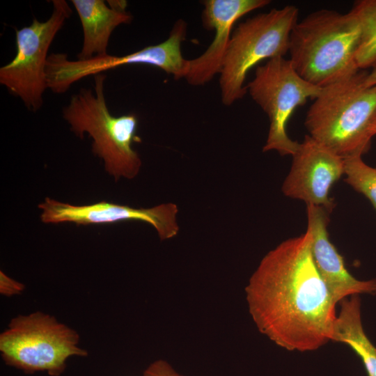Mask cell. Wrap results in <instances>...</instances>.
Wrapping results in <instances>:
<instances>
[{"mask_svg":"<svg viewBox=\"0 0 376 376\" xmlns=\"http://www.w3.org/2000/svg\"><path fill=\"white\" fill-rule=\"evenodd\" d=\"M306 231L269 251L245 291L258 330L288 351L319 349L331 340L336 306L311 253Z\"/></svg>","mask_w":376,"mask_h":376,"instance_id":"6da1fadb","label":"cell"},{"mask_svg":"<svg viewBox=\"0 0 376 376\" xmlns=\"http://www.w3.org/2000/svg\"><path fill=\"white\" fill-rule=\"evenodd\" d=\"M359 38V26L351 10L320 9L293 27L289 59L303 79L322 88L360 70L355 60Z\"/></svg>","mask_w":376,"mask_h":376,"instance_id":"7a4b0ae2","label":"cell"},{"mask_svg":"<svg viewBox=\"0 0 376 376\" xmlns=\"http://www.w3.org/2000/svg\"><path fill=\"white\" fill-rule=\"evenodd\" d=\"M367 72L322 88L305 118L308 135L345 159L363 155L370 148L376 114V85L367 86Z\"/></svg>","mask_w":376,"mask_h":376,"instance_id":"3957f363","label":"cell"},{"mask_svg":"<svg viewBox=\"0 0 376 376\" xmlns=\"http://www.w3.org/2000/svg\"><path fill=\"white\" fill-rule=\"evenodd\" d=\"M106 75H94V92L81 88L71 96L62 110L70 130L80 139L87 133L93 139L92 152L104 163L105 171L116 181L133 179L139 173L141 160L134 149L141 139L136 134L138 118L134 113L113 116L104 96Z\"/></svg>","mask_w":376,"mask_h":376,"instance_id":"277c9868","label":"cell"},{"mask_svg":"<svg viewBox=\"0 0 376 376\" xmlns=\"http://www.w3.org/2000/svg\"><path fill=\"white\" fill-rule=\"evenodd\" d=\"M298 8L288 5L260 13L238 24L232 33L220 71L222 103L233 104L247 92L248 72L265 59L288 52L291 31L298 22Z\"/></svg>","mask_w":376,"mask_h":376,"instance_id":"5b68a950","label":"cell"},{"mask_svg":"<svg viewBox=\"0 0 376 376\" xmlns=\"http://www.w3.org/2000/svg\"><path fill=\"white\" fill-rule=\"evenodd\" d=\"M79 337L54 317L41 312L13 318L0 335V352L4 361L26 373L47 371L61 375L71 356H87L77 346Z\"/></svg>","mask_w":376,"mask_h":376,"instance_id":"8992f818","label":"cell"},{"mask_svg":"<svg viewBox=\"0 0 376 376\" xmlns=\"http://www.w3.org/2000/svg\"><path fill=\"white\" fill-rule=\"evenodd\" d=\"M246 88L269 120L263 151L275 150L283 156L292 155L299 143L288 136L287 123L297 107L308 99H315L322 88L303 79L290 59L284 56L270 58L265 64L258 66Z\"/></svg>","mask_w":376,"mask_h":376,"instance_id":"52a82bcc","label":"cell"},{"mask_svg":"<svg viewBox=\"0 0 376 376\" xmlns=\"http://www.w3.org/2000/svg\"><path fill=\"white\" fill-rule=\"evenodd\" d=\"M49 18L17 29L16 55L0 68V83L10 93L19 97L25 107L36 112L43 104L47 87L46 63L48 50L56 35L72 13L65 0H53Z\"/></svg>","mask_w":376,"mask_h":376,"instance_id":"ba28073f","label":"cell"},{"mask_svg":"<svg viewBox=\"0 0 376 376\" xmlns=\"http://www.w3.org/2000/svg\"><path fill=\"white\" fill-rule=\"evenodd\" d=\"M40 219L45 224L74 223L77 225L142 221L156 230L161 240L175 237L179 232L178 208L172 203L150 208H136L107 201L76 205L49 197L38 205Z\"/></svg>","mask_w":376,"mask_h":376,"instance_id":"9c48e42d","label":"cell"},{"mask_svg":"<svg viewBox=\"0 0 376 376\" xmlns=\"http://www.w3.org/2000/svg\"><path fill=\"white\" fill-rule=\"evenodd\" d=\"M292 157V166L281 188L283 194L330 212L335 205L330 189L344 174V159L308 134Z\"/></svg>","mask_w":376,"mask_h":376,"instance_id":"30bf717a","label":"cell"},{"mask_svg":"<svg viewBox=\"0 0 376 376\" xmlns=\"http://www.w3.org/2000/svg\"><path fill=\"white\" fill-rule=\"evenodd\" d=\"M269 0H205L202 13L203 26L214 31L211 44L198 58L189 60L185 79L192 86H202L219 74L232 36V28L246 14L263 8Z\"/></svg>","mask_w":376,"mask_h":376,"instance_id":"8fae6325","label":"cell"},{"mask_svg":"<svg viewBox=\"0 0 376 376\" xmlns=\"http://www.w3.org/2000/svg\"><path fill=\"white\" fill-rule=\"evenodd\" d=\"M306 212L313 258L336 304L353 295H376V279L359 280L353 276L330 241L327 230L329 212L313 205H306Z\"/></svg>","mask_w":376,"mask_h":376,"instance_id":"7c38bea8","label":"cell"},{"mask_svg":"<svg viewBox=\"0 0 376 376\" xmlns=\"http://www.w3.org/2000/svg\"><path fill=\"white\" fill-rule=\"evenodd\" d=\"M84 32V42L78 60L105 56L110 36L122 24H129L132 15L107 6L103 0H72Z\"/></svg>","mask_w":376,"mask_h":376,"instance_id":"4fadbf2b","label":"cell"},{"mask_svg":"<svg viewBox=\"0 0 376 376\" xmlns=\"http://www.w3.org/2000/svg\"><path fill=\"white\" fill-rule=\"evenodd\" d=\"M331 340L348 345L361 359L368 376H376V347L364 331L359 295L340 301Z\"/></svg>","mask_w":376,"mask_h":376,"instance_id":"5bb4252c","label":"cell"},{"mask_svg":"<svg viewBox=\"0 0 376 376\" xmlns=\"http://www.w3.org/2000/svg\"><path fill=\"white\" fill-rule=\"evenodd\" d=\"M356 17L360 38L356 53L359 70L376 68V0L357 1L351 9Z\"/></svg>","mask_w":376,"mask_h":376,"instance_id":"9a60e30c","label":"cell"},{"mask_svg":"<svg viewBox=\"0 0 376 376\" xmlns=\"http://www.w3.org/2000/svg\"><path fill=\"white\" fill-rule=\"evenodd\" d=\"M345 182L355 191L363 194L376 211V168L366 164L361 155L344 159Z\"/></svg>","mask_w":376,"mask_h":376,"instance_id":"2e32d148","label":"cell"},{"mask_svg":"<svg viewBox=\"0 0 376 376\" xmlns=\"http://www.w3.org/2000/svg\"><path fill=\"white\" fill-rule=\"evenodd\" d=\"M143 376H182L164 360L152 363L144 371Z\"/></svg>","mask_w":376,"mask_h":376,"instance_id":"e0dca14e","label":"cell"},{"mask_svg":"<svg viewBox=\"0 0 376 376\" xmlns=\"http://www.w3.org/2000/svg\"><path fill=\"white\" fill-rule=\"evenodd\" d=\"M24 290V285L8 277L0 272V292L3 295L13 296L19 295Z\"/></svg>","mask_w":376,"mask_h":376,"instance_id":"ac0fdd59","label":"cell"},{"mask_svg":"<svg viewBox=\"0 0 376 376\" xmlns=\"http://www.w3.org/2000/svg\"><path fill=\"white\" fill-rule=\"evenodd\" d=\"M109 6L113 9L126 11L127 1H107Z\"/></svg>","mask_w":376,"mask_h":376,"instance_id":"d6986e66","label":"cell"},{"mask_svg":"<svg viewBox=\"0 0 376 376\" xmlns=\"http://www.w3.org/2000/svg\"><path fill=\"white\" fill-rule=\"evenodd\" d=\"M365 82L367 86L376 85V68L367 74Z\"/></svg>","mask_w":376,"mask_h":376,"instance_id":"ffe728a7","label":"cell"},{"mask_svg":"<svg viewBox=\"0 0 376 376\" xmlns=\"http://www.w3.org/2000/svg\"><path fill=\"white\" fill-rule=\"evenodd\" d=\"M370 132L373 136L376 134V114L371 125Z\"/></svg>","mask_w":376,"mask_h":376,"instance_id":"44dd1931","label":"cell"}]
</instances>
